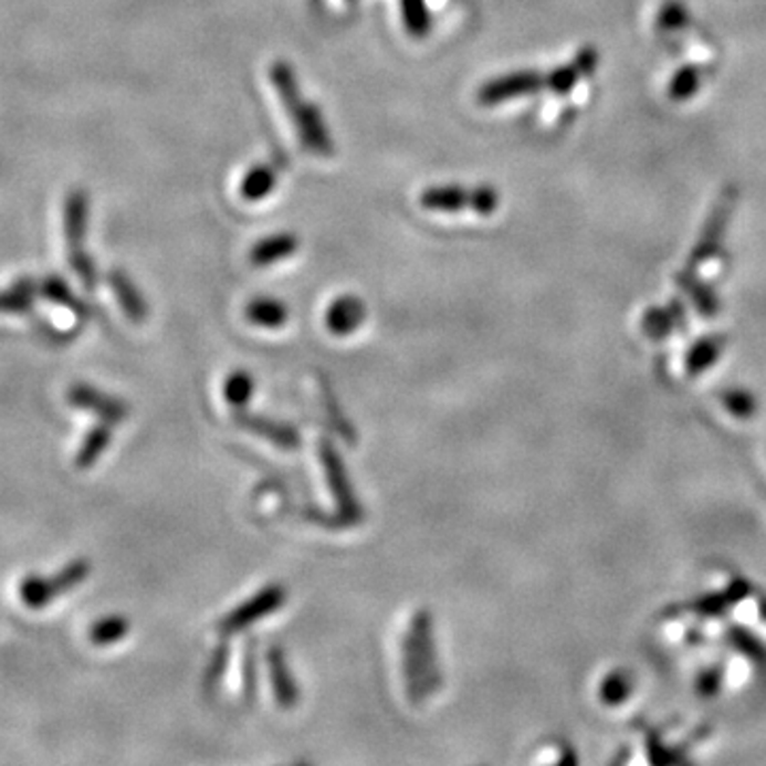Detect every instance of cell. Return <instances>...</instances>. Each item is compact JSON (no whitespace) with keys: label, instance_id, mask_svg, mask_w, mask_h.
I'll return each instance as SVG.
<instances>
[{"label":"cell","instance_id":"obj_13","mask_svg":"<svg viewBox=\"0 0 766 766\" xmlns=\"http://www.w3.org/2000/svg\"><path fill=\"white\" fill-rule=\"evenodd\" d=\"M298 248H301V241L294 232H277L255 243L250 250V262L254 266H271L292 258L298 252Z\"/></svg>","mask_w":766,"mask_h":766},{"label":"cell","instance_id":"obj_14","mask_svg":"<svg viewBox=\"0 0 766 766\" xmlns=\"http://www.w3.org/2000/svg\"><path fill=\"white\" fill-rule=\"evenodd\" d=\"M109 285L114 290L115 298L119 301L122 305V312L124 315L133 322V324H143L147 319V303L143 298L139 287L135 285V282L124 273V271H112L109 273Z\"/></svg>","mask_w":766,"mask_h":766},{"label":"cell","instance_id":"obj_6","mask_svg":"<svg viewBox=\"0 0 766 766\" xmlns=\"http://www.w3.org/2000/svg\"><path fill=\"white\" fill-rule=\"evenodd\" d=\"M285 598H287V592H285L284 586H280V584H271V586L262 588L250 600L234 607L224 620H220V625H218L220 634H224V637L237 634L255 622L269 618L271 613H275L277 609L284 607Z\"/></svg>","mask_w":766,"mask_h":766},{"label":"cell","instance_id":"obj_3","mask_svg":"<svg viewBox=\"0 0 766 766\" xmlns=\"http://www.w3.org/2000/svg\"><path fill=\"white\" fill-rule=\"evenodd\" d=\"M501 197L492 186H480L466 190L462 186H432L422 192L420 204L426 211L437 213H458V211H475L480 216H492L499 209Z\"/></svg>","mask_w":766,"mask_h":766},{"label":"cell","instance_id":"obj_30","mask_svg":"<svg viewBox=\"0 0 766 766\" xmlns=\"http://www.w3.org/2000/svg\"><path fill=\"white\" fill-rule=\"evenodd\" d=\"M349 2H351V0H349Z\"/></svg>","mask_w":766,"mask_h":766},{"label":"cell","instance_id":"obj_16","mask_svg":"<svg viewBox=\"0 0 766 766\" xmlns=\"http://www.w3.org/2000/svg\"><path fill=\"white\" fill-rule=\"evenodd\" d=\"M277 186V170L271 165H255L241 181V197L248 202L266 199Z\"/></svg>","mask_w":766,"mask_h":766},{"label":"cell","instance_id":"obj_4","mask_svg":"<svg viewBox=\"0 0 766 766\" xmlns=\"http://www.w3.org/2000/svg\"><path fill=\"white\" fill-rule=\"evenodd\" d=\"M319 460H322V466L326 473L330 494H333L335 505H337V515L343 520V524L345 526L360 524L365 517L363 505L356 499V492H354V485H351L343 458L337 452L335 443H330L328 439L319 441Z\"/></svg>","mask_w":766,"mask_h":766},{"label":"cell","instance_id":"obj_7","mask_svg":"<svg viewBox=\"0 0 766 766\" xmlns=\"http://www.w3.org/2000/svg\"><path fill=\"white\" fill-rule=\"evenodd\" d=\"M547 82L535 71H517V73L503 75V77H496V80L483 84L482 90L478 92V98L485 107H492V105H501L511 98L535 94Z\"/></svg>","mask_w":766,"mask_h":766},{"label":"cell","instance_id":"obj_28","mask_svg":"<svg viewBox=\"0 0 766 766\" xmlns=\"http://www.w3.org/2000/svg\"><path fill=\"white\" fill-rule=\"evenodd\" d=\"M724 405H726V409H728L733 416H737V418H752L754 411H756L754 398L749 397V395H745V392H738V390H735V392H733V390L726 392Z\"/></svg>","mask_w":766,"mask_h":766},{"label":"cell","instance_id":"obj_29","mask_svg":"<svg viewBox=\"0 0 766 766\" xmlns=\"http://www.w3.org/2000/svg\"><path fill=\"white\" fill-rule=\"evenodd\" d=\"M243 694L245 703H254L255 692H258V671H255L254 643H248L245 652V669H243Z\"/></svg>","mask_w":766,"mask_h":766},{"label":"cell","instance_id":"obj_20","mask_svg":"<svg viewBox=\"0 0 766 766\" xmlns=\"http://www.w3.org/2000/svg\"><path fill=\"white\" fill-rule=\"evenodd\" d=\"M39 294L34 280H22L7 292H0V312L27 315L32 312V298Z\"/></svg>","mask_w":766,"mask_h":766},{"label":"cell","instance_id":"obj_19","mask_svg":"<svg viewBox=\"0 0 766 766\" xmlns=\"http://www.w3.org/2000/svg\"><path fill=\"white\" fill-rule=\"evenodd\" d=\"M255 379L250 370H232L224 381V398L234 411H241L248 407V402L254 397Z\"/></svg>","mask_w":766,"mask_h":766},{"label":"cell","instance_id":"obj_17","mask_svg":"<svg viewBox=\"0 0 766 766\" xmlns=\"http://www.w3.org/2000/svg\"><path fill=\"white\" fill-rule=\"evenodd\" d=\"M598 62V56H596L592 50H586L581 56H577V60L568 66H563L558 71H554L545 82L547 85L558 92V94H567L568 90L575 85V82L588 73H592V69Z\"/></svg>","mask_w":766,"mask_h":766},{"label":"cell","instance_id":"obj_21","mask_svg":"<svg viewBox=\"0 0 766 766\" xmlns=\"http://www.w3.org/2000/svg\"><path fill=\"white\" fill-rule=\"evenodd\" d=\"M400 11H402V22L405 29L416 36V39H424L430 32V9L426 0H400Z\"/></svg>","mask_w":766,"mask_h":766},{"label":"cell","instance_id":"obj_12","mask_svg":"<svg viewBox=\"0 0 766 766\" xmlns=\"http://www.w3.org/2000/svg\"><path fill=\"white\" fill-rule=\"evenodd\" d=\"M365 319H367L365 301L358 296H351V294L337 298L326 312L328 330L333 335H339V337L356 333L365 324Z\"/></svg>","mask_w":766,"mask_h":766},{"label":"cell","instance_id":"obj_23","mask_svg":"<svg viewBox=\"0 0 766 766\" xmlns=\"http://www.w3.org/2000/svg\"><path fill=\"white\" fill-rule=\"evenodd\" d=\"M130 630V622L124 616H109L105 620H98L90 630V641L94 646H112L122 641Z\"/></svg>","mask_w":766,"mask_h":766},{"label":"cell","instance_id":"obj_10","mask_svg":"<svg viewBox=\"0 0 766 766\" xmlns=\"http://www.w3.org/2000/svg\"><path fill=\"white\" fill-rule=\"evenodd\" d=\"M87 218H90V197L84 190H73L64 202V234L69 255L84 254L85 234H87Z\"/></svg>","mask_w":766,"mask_h":766},{"label":"cell","instance_id":"obj_15","mask_svg":"<svg viewBox=\"0 0 766 766\" xmlns=\"http://www.w3.org/2000/svg\"><path fill=\"white\" fill-rule=\"evenodd\" d=\"M245 317L254 324V326H260V328H282L287 317H290V309L285 307V303H282L280 298H271V296H260V298H254L248 309H245Z\"/></svg>","mask_w":766,"mask_h":766},{"label":"cell","instance_id":"obj_11","mask_svg":"<svg viewBox=\"0 0 766 766\" xmlns=\"http://www.w3.org/2000/svg\"><path fill=\"white\" fill-rule=\"evenodd\" d=\"M266 667H269V675H271V685L275 692V701L282 710H294L301 701V690L296 685V680L290 671V664L285 660V653L282 648H271L266 652Z\"/></svg>","mask_w":766,"mask_h":766},{"label":"cell","instance_id":"obj_22","mask_svg":"<svg viewBox=\"0 0 766 766\" xmlns=\"http://www.w3.org/2000/svg\"><path fill=\"white\" fill-rule=\"evenodd\" d=\"M39 294L54 301L57 305L77 313L80 317H87V307L80 303V298L71 292V287L64 284L60 277H48L39 284Z\"/></svg>","mask_w":766,"mask_h":766},{"label":"cell","instance_id":"obj_26","mask_svg":"<svg viewBox=\"0 0 766 766\" xmlns=\"http://www.w3.org/2000/svg\"><path fill=\"white\" fill-rule=\"evenodd\" d=\"M628 688H630L628 681H626V678H622L620 673L607 678V681L602 683V690H600L602 701H605L607 705H620V703H625L626 696H628Z\"/></svg>","mask_w":766,"mask_h":766},{"label":"cell","instance_id":"obj_24","mask_svg":"<svg viewBox=\"0 0 766 766\" xmlns=\"http://www.w3.org/2000/svg\"><path fill=\"white\" fill-rule=\"evenodd\" d=\"M228 655H230V650H228L227 643H220L216 648V652L211 655V664L207 667L204 671V678H202V685L207 692H216V688L220 685V681L224 678L228 669Z\"/></svg>","mask_w":766,"mask_h":766},{"label":"cell","instance_id":"obj_25","mask_svg":"<svg viewBox=\"0 0 766 766\" xmlns=\"http://www.w3.org/2000/svg\"><path fill=\"white\" fill-rule=\"evenodd\" d=\"M720 347L722 343L715 339L703 340L699 343L692 351H690V358H688V369L690 372H701L703 369H707L710 365L715 363L717 354H720Z\"/></svg>","mask_w":766,"mask_h":766},{"label":"cell","instance_id":"obj_27","mask_svg":"<svg viewBox=\"0 0 766 766\" xmlns=\"http://www.w3.org/2000/svg\"><path fill=\"white\" fill-rule=\"evenodd\" d=\"M699 84H701V77L694 69H685L678 73V77L673 80L671 84V96L678 98V101H683L688 96H692L696 90H699Z\"/></svg>","mask_w":766,"mask_h":766},{"label":"cell","instance_id":"obj_8","mask_svg":"<svg viewBox=\"0 0 766 766\" xmlns=\"http://www.w3.org/2000/svg\"><path fill=\"white\" fill-rule=\"evenodd\" d=\"M69 402L82 411H90L94 413L96 418H101L103 422L107 424H122L128 413H130V407L119 400V398L112 397V395H105L87 384H77L69 390Z\"/></svg>","mask_w":766,"mask_h":766},{"label":"cell","instance_id":"obj_9","mask_svg":"<svg viewBox=\"0 0 766 766\" xmlns=\"http://www.w3.org/2000/svg\"><path fill=\"white\" fill-rule=\"evenodd\" d=\"M237 424L241 426L243 430L252 432L255 437H260V439L271 441L275 448H280L284 452H294L301 448V434L292 424L271 420L266 416H254L245 409L237 411Z\"/></svg>","mask_w":766,"mask_h":766},{"label":"cell","instance_id":"obj_1","mask_svg":"<svg viewBox=\"0 0 766 766\" xmlns=\"http://www.w3.org/2000/svg\"><path fill=\"white\" fill-rule=\"evenodd\" d=\"M269 77H271V84L275 87L285 112L287 115H292L294 128L298 133V139L303 143V147L319 158H330L335 154V141H333L330 128H328L322 112L313 105L312 101L303 98L294 66L285 60H277L271 64Z\"/></svg>","mask_w":766,"mask_h":766},{"label":"cell","instance_id":"obj_5","mask_svg":"<svg viewBox=\"0 0 766 766\" xmlns=\"http://www.w3.org/2000/svg\"><path fill=\"white\" fill-rule=\"evenodd\" d=\"M92 570V565L90 560H73L71 565L62 568L60 573H56L54 577L50 579H43V577H29L22 588H20V595H22V600L29 605V607H43L48 602H52L54 598H57L73 588H77L80 584H84Z\"/></svg>","mask_w":766,"mask_h":766},{"label":"cell","instance_id":"obj_18","mask_svg":"<svg viewBox=\"0 0 766 766\" xmlns=\"http://www.w3.org/2000/svg\"><path fill=\"white\" fill-rule=\"evenodd\" d=\"M112 437H114L112 424H107V422H101L96 428H92V430L87 432V437H85L80 452L75 455L77 469H90V466H94L96 460L107 452V448H109V443H112Z\"/></svg>","mask_w":766,"mask_h":766},{"label":"cell","instance_id":"obj_2","mask_svg":"<svg viewBox=\"0 0 766 766\" xmlns=\"http://www.w3.org/2000/svg\"><path fill=\"white\" fill-rule=\"evenodd\" d=\"M402 675L413 705L441 688V669L434 643V618L430 609H418L402 639Z\"/></svg>","mask_w":766,"mask_h":766}]
</instances>
